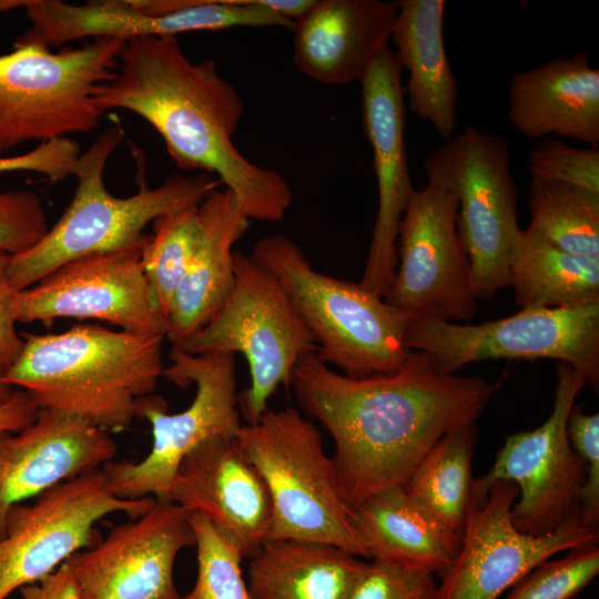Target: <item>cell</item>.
<instances>
[{"mask_svg":"<svg viewBox=\"0 0 599 599\" xmlns=\"http://www.w3.org/2000/svg\"><path fill=\"white\" fill-rule=\"evenodd\" d=\"M290 386L333 438L332 461L352 509L376 491L404 486L439 438L476 423L495 390L481 377L441 374L412 349L396 372L362 378L334 372L309 353L293 368Z\"/></svg>","mask_w":599,"mask_h":599,"instance_id":"cell-1","label":"cell"},{"mask_svg":"<svg viewBox=\"0 0 599 599\" xmlns=\"http://www.w3.org/2000/svg\"><path fill=\"white\" fill-rule=\"evenodd\" d=\"M94 103L103 113L122 109L143 118L181 170L216 174L248 219H284L293 192L278 171L248 161L233 143L243 101L213 59L192 62L175 37L128 39Z\"/></svg>","mask_w":599,"mask_h":599,"instance_id":"cell-2","label":"cell"},{"mask_svg":"<svg viewBox=\"0 0 599 599\" xmlns=\"http://www.w3.org/2000/svg\"><path fill=\"white\" fill-rule=\"evenodd\" d=\"M17 362L2 376L39 408L69 414L122 433L141 417L164 367L165 336L114 331L98 324L61 333H24Z\"/></svg>","mask_w":599,"mask_h":599,"instance_id":"cell-3","label":"cell"},{"mask_svg":"<svg viewBox=\"0 0 599 599\" xmlns=\"http://www.w3.org/2000/svg\"><path fill=\"white\" fill-rule=\"evenodd\" d=\"M124 138L120 124L109 126L79 156L73 170L78 186L63 214L38 243L10 256L7 273L17 292L71 260L143 243L149 236L143 230L150 222L199 205L219 189L220 180L202 172L172 174L154 189L141 182L139 191L128 197L112 195L104 184V169Z\"/></svg>","mask_w":599,"mask_h":599,"instance_id":"cell-4","label":"cell"},{"mask_svg":"<svg viewBox=\"0 0 599 599\" xmlns=\"http://www.w3.org/2000/svg\"><path fill=\"white\" fill-rule=\"evenodd\" d=\"M252 255L280 281L316 344V355L344 375L362 378L396 372L408 348L413 315L361 285L313 268L288 236L261 237Z\"/></svg>","mask_w":599,"mask_h":599,"instance_id":"cell-5","label":"cell"},{"mask_svg":"<svg viewBox=\"0 0 599 599\" xmlns=\"http://www.w3.org/2000/svg\"><path fill=\"white\" fill-rule=\"evenodd\" d=\"M237 441L272 502L270 539L321 542L366 557L332 458L312 420L293 407L242 425Z\"/></svg>","mask_w":599,"mask_h":599,"instance_id":"cell-6","label":"cell"},{"mask_svg":"<svg viewBox=\"0 0 599 599\" xmlns=\"http://www.w3.org/2000/svg\"><path fill=\"white\" fill-rule=\"evenodd\" d=\"M121 38H98L52 52L23 35L0 55V156L27 141L47 142L94 130L103 116L99 84L114 78Z\"/></svg>","mask_w":599,"mask_h":599,"instance_id":"cell-7","label":"cell"},{"mask_svg":"<svg viewBox=\"0 0 599 599\" xmlns=\"http://www.w3.org/2000/svg\"><path fill=\"white\" fill-rule=\"evenodd\" d=\"M234 285L219 313L199 332L172 345L186 354H242L251 385L237 396L240 414L254 424L293 368L316 344L277 277L252 254L233 253Z\"/></svg>","mask_w":599,"mask_h":599,"instance_id":"cell-8","label":"cell"},{"mask_svg":"<svg viewBox=\"0 0 599 599\" xmlns=\"http://www.w3.org/2000/svg\"><path fill=\"white\" fill-rule=\"evenodd\" d=\"M423 166L427 185L457 199L456 227L469 258L476 298L494 297L509 286L521 232L507 140L466 126L430 152Z\"/></svg>","mask_w":599,"mask_h":599,"instance_id":"cell-9","label":"cell"},{"mask_svg":"<svg viewBox=\"0 0 599 599\" xmlns=\"http://www.w3.org/2000/svg\"><path fill=\"white\" fill-rule=\"evenodd\" d=\"M170 358L172 364L162 376L180 387L195 384L194 399L186 409L167 414L163 397H145L141 417L151 424L150 453L138 463L110 460L102 467L118 498L170 501L171 485L183 457L207 438L236 437L242 427L234 354L192 355L172 348Z\"/></svg>","mask_w":599,"mask_h":599,"instance_id":"cell-10","label":"cell"},{"mask_svg":"<svg viewBox=\"0 0 599 599\" xmlns=\"http://www.w3.org/2000/svg\"><path fill=\"white\" fill-rule=\"evenodd\" d=\"M405 346L425 353L437 372L455 375L467 364L500 358H551L599 388V302L573 307H528L481 324L414 317Z\"/></svg>","mask_w":599,"mask_h":599,"instance_id":"cell-11","label":"cell"},{"mask_svg":"<svg viewBox=\"0 0 599 599\" xmlns=\"http://www.w3.org/2000/svg\"><path fill=\"white\" fill-rule=\"evenodd\" d=\"M556 373L547 420L534 430L507 436L490 470L473 483L471 502L479 505L496 481H512L520 493L511 508L512 524L531 536L554 532L579 510L586 483L587 467L570 445L567 422L579 390L587 385L568 363L558 362Z\"/></svg>","mask_w":599,"mask_h":599,"instance_id":"cell-12","label":"cell"},{"mask_svg":"<svg viewBox=\"0 0 599 599\" xmlns=\"http://www.w3.org/2000/svg\"><path fill=\"white\" fill-rule=\"evenodd\" d=\"M155 501L118 498L101 468L55 485L32 504L13 506L0 539V599L95 545L101 538L94 525L101 518L120 511L134 519Z\"/></svg>","mask_w":599,"mask_h":599,"instance_id":"cell-13","label":"cell"},{"mask_svg":"<svg viewBox=\"0 0 599 599\" xmlns=\"http://www.w3.org/2000/svg\"><path fill=\"white\" fill-rule=\"evenodd\" d=\"M518 495L512 481L498 480L484 502H470L456 558L439 573L438 599H498L551 556L598 545L599 529L582 522L580 509L554 532L518 531L510 515Z\"/></svg>","mask_w":599,"mask_h":599,"instance_id":"cell-14","label":"cell"},{"mask_svg":"<svg viewBox=\"0 0 599 599\" xmlns=\"http://www.w3.org/2000/svg\"><path fill=\"white\" fill-rule=\"evenodd\" d=\"M457 199L426 185L415 190L399 224L397 267L384 300L414 317L469 321L477 298L467 252L459 238Z\"/></svg>","mask_w":599,"mask_h":599,"instance_id":"cell-15","label":"cell"},{"mask_svg":"<svg viewBox=\"0 0 599 599\" xmlns=\"http://www.w3.org/2000/svg\"><path fill=\"white\" fill-rule=\"evenodd\" d=\"M146 240L126 248L78 257L57 267L18 292L17 321L98 319L129 333L166 337V318L142 265Z\"/></svg>","mask_w":599,"mask_h":599,"instance_id":"cell-16","label":"cell"},{"mask_svg":"<svg viewBox=\"0 0 599 599\" xmlns=\"http://www.w3.org/2000/svg\"><path fill=\"white\" fill-rule=\"evenodd\" d=\"M195 546L186 511L155 501L145 514L113 527L77 551L68 566L80 599H182L173 579L177 554Z\"/></svg>","mask_w":599,"mask_h":599,"instance_id":"cell-17","label":"cell"},{"mask_svg":"<svg viewBox=\"0 0 599 599\" xmlns=\"http://www.w3.org/2000/svg\"><path fill=\"white\" fill-rule=\"evenodd\" d=\"M403 68L389 45L372 61L362 85V121L373 150L378 207L361 285L385 297L397 267L396 241L413 187L405 143Z\"/></svg>","mask_w":599,"mask_h":599,"instance_id":"cell-18","label":"cell"},{"mask_svg":"<svg viewBox=\"0 0 599 599\" xmlns=\"http://www.w3.org/2000/svg\"><path fill=\"white\" fill-rule=\"evenodd\" d=\"M170 501L205 516L244 557L255 555L270 539V494L237 436L211 437L189 451L174 475Z\"/></svg>","mask_w":599,"mask_h":599,"instance_id":"cell-19","label":"cell"},{"mask_svg":"<svg viewBox=\"0 0 599 599\" xmlns=\"http://www.w3.org/2000/svg\"><path fill=\"white\" fill-rule=\"evenodd\" d=\"M115 453L106 430L48 408H40L24 429L0 436V539L13 506L101 469Z\"/></svg>","mask_w":599,"mask_h":599,"instance_id":"cell-20","label":"cell"},{"mask_svg":"<svg viewBox=\"0 0 599 599\" xmlns=\"http://www.w3.org/2000/svg\"><path fill=\"white\" fill-rule=\"evenodd\" d=\"M396 14V2L314 0L293 29L296 69L327 85L361 82L374 58L389 45Z\"/></svg>","mask_w":599,"mask_h":599,"instance_id":"cell-21","label":"cell"},{"mask_svg":"<svg viewBox=\"0 0 599 599\" xmlns=\"http://www.w3.org/2000/svg\"><path fill=\"white\" fill-rule=\"evenodd\" d=\"M32 27L22 35L47 47L84 38L175 37L191 31H220L230 24L227 9L215 0H190L173 12L155 14L138 0H99L71 4L60 0H27Z\"/></svg>","mask_w":599,"mask_h":599,"instance_id":"cell-22","label":"cell"},{"mask_svg":"<svg viewBox=\"0 0 599 599\" xmlns=\"http://www.w3.org/2000/svg\"><path fill=\"white\" fill-rule=\"evenodd\" d=\"M507 115L528 139L550 134L599 144V69L578 51L530 70L515 72Z\"/></svg>","mask_w":599,"mask_h":599,"instance_id":"cell-23","label":"cell"},{"mask_svg":"<svg viewBox=\"0 0 599 599\" xmlns=\"http://www.w3.org/2000/svg\"><path fill=\"white\" fill-rule=\"evenodd\" d=\"M200 237L166 315V337L179 344L203 328L223 307L234 285L233 245L250 219L229 189L197 206Z\"/></svg>","mask_w":599,"mask_h":599,"instance_id":"cell-24","label":"cell"},{"mask_svg":"<svg viewBox=\"0 0 599 599\" xmlns=\"http://www.w3.org/2000/svg\"><path fill=\"white\" fill-rule=\"evenodd\" d=\"M390 34L395 54L409 73V110L448 140L457 128L456 78L444 42L445 0H399Z\"/></svg>","mask_w":599,"mask_h":599,"instance_id":"cell-25","label":"cell"},{"mask_svg":"<svg viewBox=\"0 0 599 599\" xmlns=\"http://www.w3.org/2000/svg\"><path fill=\"white\" fill-rule=\"evenodd\" d=\"M353 526L373 560L432 573L456 558L460 536L416 504L403 486L376 491L353 509Z\"/></svg>","mask_w":599,"mask_h":599,"instance_id":"cell-26","label":"cell"},{"mask_svg":"<svg viewBox=\"0 0 599 599\" xmlns=\"http://www.w3.org/2000/svg\"><path fill=\"white\" fill-rule=\"evenodd\" d=\"M253 599H351L366 566L336 546L268 539L250 557Z\"/></svg>","mask_w":599,"mask_h":599,"instance_id":"cell-27","label":"cell"},{"mask_svg":"<svg viewBox=\"0 0 599 599\" xmlns=\"http://www.w3.org/2000/svg\"><path fill=\"white\" fill-rule=\"evenodd\" d=\"M509 286L515 303L528 307H573L599 302V257L571 254L535 226L521 230Z\"/></svg>","mask_w":599,"mask_h":599,"instance_id":"cell-28","label":"cell"},{"mask_svg":"<svg viewBox=\"0 0 599 599\" xmlns=\"http://www.w3.org/2000/svg\"><path fill=\"white\" fill-rule=\"evenodd\" d=\"M476 443V423L448 432L434 444L403 486L416 504L458 536L471 502Z\"/></svg>","mask_w":599,"mask_h":599,"instance_id":"cell-29","label":"cell"},{"mask_svg":"<svg viewBox=\"0 0 599 599\" xmlns=\"http://www.w3.org/2000/svg\"><path fill=\"white\" fill-rule=\"evenodd\" d=\"M530 224L548 241L576 255L599 257V192L531 177Z\"/></svg>","mask_w":599,"mask_h":599,"instance_id":"cell-30","label":"cell"},{"mask_svg":"<svg viewBox=\"0 0 599 599\" xmlns=\"http://www.w3.org/2000/svg\"><path fill=\"white\" fill-rule=\"evenodd\" d=\"M199 205L174 210L156 217L153 221V233L149 234L143 245L144 274L165 318L172 297L197 246Z\"/></svg>","mask_w":599,"mask_h":599,"instance_id":"cell-31","label":"cell"},{"mask_svg":"<svg viewBox=\"0 0 599 599\" xmlns=\"http://www.w3.org/2000/svg\"><path fill=\"white\" fill-rule=\"evenodd\" d=\"M186 517L195 538L197 576L182 599H253L238 547L202 514L186 511Z\"/></svg>","mask_w":599,"mask_h":599,"instance_id":"cell-32","label":"cell"},{"mask_svg":"<svg viewBox=\"0 0 599 599\" xmlns=\"http://www.w3.org/2000/svg\"><path fill=\"white\" fill-rule=\"evenodd\" d=\"M598 572V545L572 548L564 558L534 568L514 585L507 599H571Z\"/></svg>","mask_w":599,"mask_h":599,"instance_id":"cell-33","label":"cell"},{"mask_svg":"<svg viewBox=\"0 0 599 599\" xmlns=\"http://www.w3.org/2000/svg\"><path fill=\"white\" fill-rule=\"evenodd\" d=\"M531 177L567 183L599 192V149L575 148L551 136L527 153Z\"/></svg>","mask_w":599,"mask_h":599,"instance_id":"cell-34","label":"cell"},{"mask_svg":"<svg viewBox=\"0 0 599 599\" xmlns=\"http://www.w3.org/2000/svg\"><path fill=\"white\" fill-rule=\"evenodd\" d=\"M351 599H438L434 573L396 564H366Z\"/></svg>","mask_w":599,"mask_h":599,"instance_id":"cell-35","label":"cell"},{"mask_svg":"<svg viewBox=\"0 0 599 599\" xmlns=\"http://www.w3.org/2000/svg\"><path fill=\"white\" fill-rule=\"evenodd\" d=\"M41 199L31 191H0V252L14 255L38 243L48 232Z\"/></svg>","mask_w":599,"mask_h":599,"instance_id":"cell-36","label":"cell"},{"mask_svg":"<svg viewBox=\"0 0 599 599\" xmlns=\"http://www.w3.org/2000/svg\"><path fill=\"white\" fill-rule=\"evenodd\" d=\"M572 449L586 464V483L579 498L582 522L598 527L599 521V414H586L573 405L567 422Z\"/></svg>","mask_w":599,"mask_h":599,"instance_id":"cell-37","label":"cell"},{"mask_svg":"<svg viewBox=\"0 0 599 599\" xmlns=\"http://www.w3.org/2000/svg\"><path fill=\"white\" fill-rule=\"evenodd\" d=\"M81 155L80 144L70 139H53L40 143L33 150L16 156H0V174L30 171L43 174L51 182L73 175L75 163Z\"/></svg>","mask_w":599,"mask_h":599,"instance_id":"cell-38","label":"cell"},{"mask_svg":"<svg viewBox=\"0 0 599 599\" xmlns=\"http://www.w3.org/2000/svg\"><path fill=\"white\" fill-rule=\"evenodd\" d=\"M11 254L0 252V375L17 362L22 348L23 338L16 329V302L18 292L8 278V264Z\"/></svg>","mask_w":599,"mask_h":599,"instance_id":"cell-39","label":"cell"},{"mask_svg":"<svg viewBox=\"0 0 599 599\" xmlns=\"http://www.w3.org/2000/svg\"><path fill=\"white\" fill-rule=\"evenodd\" d=\"M19 590L22 599H80L75 581L64 562L51 573Z\"/></svg>","mask_w":599,"mask_h":599,"instance_id":"cell-40","label":"cell"},{"mask_svg":"<svg viewBox=\"0 0 599 599\" xmlns=\"http://www.w3.org/2000/svg\"><path fill=\"white\" fill-rule=\"evenodd\" d=\"M39 410L29 393L16 388L10 399L0 404V436L24 429L35 420Z\"/></svg>","mask_w":599,"mask_h":599,"instance_id":"cell-41","label":"cell"},{"mask_svg":"<svg viewBox=\"0 0 599 599\" xmlns=\"http://www.w3.org/2000/svg\"><path fill=\"white\" fill-rule=\"evenodd\" d=\"M261 2L270 10L295 22L311 8L314 0H261Z\"/></svg>","mask_w":599,"mask_h":599,"instance_id":"cell-42","label":"cell"},{"mask_svg":"<svg viewBox=\"0 0 599 599\" xmlns=\"http://www.w3.org/2000/svg\"><path fill=\"white\" fill-rule=\"evenodd\" d=\"M16 388L8 385L0 375V404L6 403L13 395Z\"/></svg>","mask_w":599,"mask_h":599,"instance_id":"cell-43","label":"cell"},{"mask_svg":"<svg viewBox=\"0 0 599 599\" xmlns=\"http://www.w3.org/2000/svg\"><path fill=\"white\" fill-rule=\"evenodd\" d=\"M24 0H0V13L24 6Z\"/></svg>","mask_w":599,"mask_h":599,"instance_id":"cell-44","label":"cell"}]
</instances>
